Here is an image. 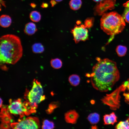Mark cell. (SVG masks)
<instances>
[{
    "instance_id": "cell-1",
    "label": "cell",
    "mask_w": 129,
    "mask_h": 129,
    "mask_svg": "<svg viewBox=\"0 0 129 129\" xmlns=\"http://www.w3.org/2000/svg\"><path fill=\"white\" fill-rule=\"evenodd\" d=\"M93 86L101 92L111 90L120 78L116 63L108 59H100L93 67L90 75Z\"/></svg>"
},
{
    "instance_id": "cell-2",
    "label": "cell",
    "mask_w": 129,
    "mask_h": 129,
    "mask_svg": "<svg viewBox=\"0 0 129 129\" xmlns=\"http://www.w3.org/2000/svg\"><path fill=\"white\" fill-rule=\"evenodd\" d=\"M1 63L14 64L21 58L23 48L20 38L12 34L2 36L0 38Z\"/></svg>"
},
{
    "instance_id": "cell-3",
    "label": "cell",
    "mask_w": 129,
    "mask_h": 129,
    "mask_svg": "<svg viewBox=\"0 0 129 129\" xmlns=\"http://www.w3.org/2000/svg\"><path fill=\"white\" fill-rule=\"evenodd\" d=\"M100 21L101 29L111 35L121 32L125 25L123 17L115 12L104 13Z\"/></svg>"
},
{
    "instance_id": "cell-4",
    "label": "cell",
    "mask_w": 129,
    "mask_h": 129,
    "mask_svg": "<svg viewBox=\"0 0 129 129\" xmlns=\"http://www.w3.org/2000/svg\"><path fill=\"white\" fill-rule=\"evenodd\" d=\"M126 89L122 84L111 93L106 95L101 101L103 103L109 106L111 109L116 110L120 106V92L124 91Z\"/></svg>"
},
{
    "instance_id": "cell-5",
    "label": "cell",
    "mask_w": 129,
    "mask_h": 129,
    "mask_svg": "<svg viewBox=\"0 0 129 129\" xmlns=\"http://www.w3.org/2000/svg\"><path fill=\"white\" fill-rule=\"evenodd\" d=\"M43 91L40 83L38 80L34 79L33 82V86L28 95V98L30 102L39 103L45 99L43 95Z\"/></svg>"
},
{
    "instance_id": "cell-6",
    "label": "cell",
    "mask_w": 129,
    "mask_h": 129,
    "mask_svg": "<svg viewBox=\"0 0 129 129\" xmlns=\"http://www.w3.org/2000/svg\"><path fill=\"white\" fill-rule=\"evenodd\" d=\"M18 121L11 123V127L13 129H38L40 127L39 119L37 117H30L19 119Z\"/></svg>"
},
{
    "instance_id": "cell-7",
    "label": "cell",
    "mask_w": 129,
    "mask_h": 129,
    "mask_svg": "<svg viewBox=\"0 0 129 129\" xmlns=\"http://www.w3.org/2000/svg\"><path fill=\"white\" fill-rule=\"evenodd\" d=\"M9 103L7 110L11 113L19 115L21 118L24 116L25 114L27 115H29L27 107L22 103L21 99H18L12 102L11 99Z\"/></svg>"
},
{
    "instance_id": "cell-8",
    "label": "cell",
    "mask_w": 129,
    "mask_h": 129,
    "mask_svg": "<svg viewBox=\"0 0 129 129\" xmlns=\"http://www.w3.org/2000/svg\"><path fill=\"white\" fill-rule=\"evenodd\" d=\"M84 25L76 26L71 30L74 39L76 43L80 41H85L88 39V31Z\"/></svg>"
},
{
    "instance_id": "cell-9",
    "label": "cell",
    "mask_w": 129,
    "mask_h": 129,
    "mask_svg": "<svg viewBox=\"0 0 129 129\" xmlns=\"http://www.w3.org/2000/svg\"><path fill=\"white\" fill-rule=\"evenodd\" d=\"M116 1V0H102L95 7V14L101 15L108 10H112L113 9Z\"/></svg>"
},
{
    "instance_id": "cell-10",
    "label": "cell",
    "mask_w": 129,
    "mask_h": 129,
    "mask_svg": "<svg viewBox=\"0 0 129 129\" xmlns=\"http://www.w3.org/2000/svg\"><path fill=\"white\" fill-rule=\"evenodd\" d=\"M64 116L65 121L67 123L73 124L76 123L79 115L75 110H72L66 113Z\"/></svg>"
},
{
    "instance_id": "cell-11",
    "label": "cell",
    "mask_w": 129,
    "mask_h": 129,
    "mask_svg": "<svg viewBox=\"0 0 129 129\" xmlns=\"http://www.w3.org/2000/svg\"><path fill=\"white\" fill-rule=\"evenodd\" d=\"M117 117L114 112L109 114H105L103 116V121L104 125L112 124L113 125L116 122Z\"/></svg>"
},
{
    "instance_id": "cell-12",
    "label": "cell",
    "mask_w": 129,
    "mask_h": 129,
    "mask_svg": "<svg viewBox=\"0 0 129 129\" xmlns=\"http://www.w3.org/2000/svg\"><path fill=\"white\" fill-rule=\"evenodd\" d=\"M37 31L36 25L33 23L29 22L25 26L24 32L27 34L31 35L34 34Z\"/></svg>"
},
{
    "instance_id": "cell-13",
    "label": "cell",
    "mask_w": 129,
    "mask_h": 129,
    "mask_svg": "<svg viewBox=\"0 0 129 129\" xmlns=\"http://www.w3.org/2000/svg\"><path fill=\"white\" fill-rule=\"evenodd\" d=\"M12 20L11 17L9 15H3L0 18V26L4 28L7 27L11 25Z\"/></svg>"
},
{
    "instance_id": "cell-14",
    "label": "cell",
    "mask_w": 129,
    "mask_h": 129,
    "mask_svg": "<svg viewBox=\"0 0 129 129\" xmlns=\"http://www.w3.org/2000/svg\"><path fill=\"white\" fill-rule=\"evenodd\" d=\"M87 118L91 124H95L99 122L100 115L98 113H94L90 114L88 116Z\"/></svg>"
},
{
    "instance_id": "cell-15",
    "label": "cell",
    "mask_w": 129,
    "mask_h": 129,
    "mask_svg": "<svg viewBox=\"0 0 129 129\" xmlns=\"http://www.w3.org/2000/svg\"><path fill=\"white\" fill-rule=\"evenodd\" d=\"M82 2L81 0H70L69 4L71 9L77 10L81 7Z\"/></svg>"
},
{
    "instance_id": "cell-16",
    "label": "cell",
    "mask_w": 129,
    "mask_h": 129,
    "mask_svg": "<svg viewBox=\"0 0 129 129\" xmlns=\"http://www.w3.org/2000/svg\"><path fill=\"white\" fill-rule=\"evenodd\" d=\"M80 78L78 75L74 74L70 76L69 78V82L72 86H76L79 84Z\"/></svg>"
},
{
    "instance_id": "cell-17",
    "label": "cell",
    "mask_w": 129,
    "mask_h": 129,
    "mask_svg": "<svg viewBox=\"0 0 129 129\" xmlns=\"http://www.w3.org/2000/svg\"><path fill=\"white\" fill-rule=\"evenodd\" d=\"M29 17L30 19L33 22H38L41 20V15L39 12L36 11H33L30 12Z\"/></svg>"
},
{
    "instance_id": "cell-18",
    "label": "cell",
    "mask_w": 129,
    "mask_h": 129,
    "mask_svg": "<svg viewBox=\"0 0 129 129\" xmlns=\"http://www.w3.org/2000/svg\"><path fill=\"white\" fill-rule=\"evenodd\" d=\"M33 52L35 53H41L44 50V48L43 45L40 43H37L34 44L32 46Z\"/></svg>"
},
{
    "instance_id": "cell-19",
    "label": "cell",
    "mask_w": 129,
    "mask_h": 129,
    "mask_svg": "<svg viewBox=\"0 0 129 129\" xmlns=\"http://www.w3.org/2000/svg\"><path fill=\"white\" fill-rule=\"evenodd\" d=\"M127 50V49L126 47L121 45H119L117 47L116 51L118 56L122 57L125 55Z\"/></svg>"
},
{
    "instance_id": "cell-20",
    "label": "cell",
    "mask_w": 129,
    "mask_h": 129,
    "mask_svg": "<svg viewBox=\"0 0 129 129\" xmlns=\"http://www.w3.org/2000/svg\"><path fill=\"white\" fill-rule=\"evenodd\" d=\"M51 66L55 69H58L61 67L62 63L61 60L58 58L52 59L50 61Z\"/></svg>"
},
{
    "instance_id": "cell-21",
    "label": "cell",
    "mask_w": 129,
    "mask_h": 129,
    "mask_svg": "<svg viewBox=\"0 0 129 129\" xmlns=\"http://www.w3.org/2000/svg\"><path fill=\"white\" fill-rule=\"evenodd\" d=\"M115 128L118 129H129V121L128 119L124 121L120 122L115 127Z\"/></svg>"
},
{
    "instance_id": "cell-22",
    "label": "cell",
    "mask_w": 129,
    "mask_h": 129,
    "mask_svg": "<svg viewBox=\"0 0 129 129\" xmlns=\"http://www.w3.org/2000/svg\"><path fill=\"white\" fill-rule=\"evenodd\" d=\"M54 123L53 122L45 119L43 122L42 126L43 129H52L54 128Z\"/></svg>"
},
{
    "instance_id": "cell-23",
    "label": "cell",
    "mask_w": 129,
    "mask_h": 129,
    "mask_svg": "<svg viewBox=\"0 0 129 129\" xmlns=\"http://www.w3.org/2000/svg\"><path fill=\"white\" fill-rule=\"evenodd\" d=\"M59 103L58 102L51 103L49 105L48 108L46 110L48 114L51 113L54 109L59 106Z\"/></svg>"
},
{
    "instance_id": "cell-24",
    "label": "cell",
    "mask_w": 129,
    "mask_h": 129,
    "mask_svg": "<svg viewBox=\"0 0 129 129\" xmlns=\"http://www.w3.org/2000/svg\"><path fill=\"white\" fill-rule=\"evenodd\" d=\"M0 120L2 122L10 123L13 122V120L10 114L8 115L0 116Z\"/></svg>"
},
{
    "instance_id": "cell-25",
    "label": "cell",
    "mask_w": 129,
    "mask_h": 129,
    "mask_svg": "<svg viewBox=\"0 0 129 129\" xmlns=\"http://www.w3.org/2000/svg\"><path fill=\"white\" fill-rule=\"evenodd\" d=\"M93 18H88L86 19L84 25L86 28H90L92 26L93 22Z\"/></svg>"
},
{
    "instance_id": "cell-26",
    "label": "cell",
    "mask_w": 129,
    "mask_h": 129,
    "mask_svg": "<svg viewBox=\"0 0 129 129\" xmlns=\"http://www.w3.org/2000/svg\"><path fill=\"white\" fill-rule=\"evenodd\" d=\"M123 17L127 22L129 23V10L126 8Z\"/></svg>"
},
{
    "instance_id": "cell-27",
    "label": "cell",
    "mask_w": 129,
    "mask_h": 129,
    "mask_svg": "<svg viewBox=\"0 0 129 129\" xmlns=\"http://www.w3.org/2000/svg\"><path fill=\"white\" fill-rule=\"evenodd\" d=\"M10 123L5 122H2L0 124V129H9L11 128Z\"/></svg>"
},
{
    "instance_id": "cell-28",
    "label": "cell",
    "mask_w": 129,
    "mask_h": 129,
    "mask_svg": "<svg viewBox=\"0 0 129 129\" xmlns=\"http://www.w3.org/2000/svg\"><path fill=\"white\" fill-rule=\"evenodd\" d=\"M123 95L125 97V101L126 102L129 104V92L124 93Z\"/></svg>"
},
{
    "instance_id": "cell-29",
    "label": "cell",
    "mask_w": 129,
    "mask_h": 129,
    "mask_svg": "<svg viewBox=\"0 0 129 129\" xmlns=\"http://www.w3.org/2000/svg\"><path fill=\"white\" fill-rule=\"evenodd\" d=\"M123 85L127 88L129 91V79L124 82L123 84Z\"/></svg>"
},
{
    "instance_id": "cell-30",
    "label": "cell",
    "mask_w": 129,
    "mask_h": 129,
    "mask_svg": "<svg viewBox=\"0 0 129 129\" xmlns=\"http://www.w3.org/2000/svg\"><path fill=\"white\" fill-rule=\"evenodd\" d=\"M48 6V4L46 3L43 2L41 5V7L43 8H47Z\"/></svg>"
},
{
    "instance_id": "cell-31",
    "label": "cell",
    "mask_w": 129,
    "mask_h": 129,
    "mask_svg": "<svg viewBox=\"0 0 129 129\" xmlns=\"http://www.w3.org/2000/svg\"><path fill=\"white\" fill-rule=\"evenodd\" d=\"M124 6L129 10V0L123 4Z\"/></svg>"
},
{
    "instance_id": "cell-32",
    "label": "cell",
    "mask_w": 129,
    "mask_h": 129,
    "mask_svg": "<svg viewBox=\"0 0 129 129\" xmlns=\"http://www.w3.org/2000/svg\"><path fill=\"white\" fill-rule=\"evenodd\" d=\"M50 2L52 7L54 6L56 3V2L54 0H51Z\"/></svg>"
},
{
    "instance_id": "cell-33",
    "label": "cell",
    "mask_w": 129,
    "mask_h": 129,
    "mask_svg": "<svg viewBox=\"0 0 129 129\" xmlns=\"http://www.w3.org/2000/svg\"><path fill=\"white\" fill-rule=\"evenodd\" d=\"M30 6L33 8H35L36 6V5L34 3H32L30 4Z\"/></svg>"
},
{
    "instance_id": "cell-34",
    "label": "cell",
    "mask_w": 129,
    "mask_h": 129,
    "mask_svg": "<svg viewBox=\"0 0 129 129\" xmlns=\"http://www.w3.org/2000/svg\"><path fill=\"white\" fill-rule=\"evenodd\" d=\"M5 2L3 0H0V3L2 5L5 7H6V6L5 4Z\"/></svg>"
},
{
    "instance_id": "cell-35",
    "label": "cell",
    "mask_w": 129,
    "mask_h": 129,
    "mask_svg": "<svg viewBox=\"0 0 129 129\" xmlns=\"http://www.w3.org/2000/svg\"><path fill=\"white\" fill-rule=\"evenodd\" d=\"M2 102H3V101H2V99H1V98H0V108H1V107H2Z\"/></svg>"
},
{
    "instance_id": "cell-36",
    "label": "cell",
    "mask_w": 129,
    "mask_h": 129,
    "mask_svg": "<svg viewBox=\"0 0 129 129\" xmlns=\"http://www.w3.org/2000/svg\"><path fill=\"white\" fill-rule=\"evenodd\" d=\"M91 129H97V127L96 125L92 126L91 127Z\"/></svg>"
},
{
    "instance_id": "cell-37",
    "label": "cell",
    "mask_w": 129,
    "mask_h": 129,
    "mask_svg": "<svg viewBox=\"0 0 129 129\" xmlns=\"http://www.w3.org/2000/svg\"><path fill=\"white\" fill-rule=\"evenodd\" d=\"M94 1L96 2H100L102 0H93Z\"/></svg>"
},
{
    "instance_id": "cell-38",
    "label": "cell",
    "mask_w": 129,
    "mask_h": 129,
    "mask_svg": "<svg viewBox=\"0 0 129 129\" xmlns=\"http://www.w3.org/2000/svg\"><path fill=\"white\" fill-rule=\"evenodd\" d=\"M91 103L92 104H93L95 103V102L94 100H91Z\"/></svg>"
},
{
    "instance_id": "cell-39",
    "label": "cell",
    "mask_w": 129,
    "mask_h": 129,
    "mask_svg": "<svg viewBox=\"0 0 129 129\" xmlns=\"http://www.w3.org/2000/svg\"><path fill=\"white\" fill-rule=\"evenodd\" d=\"M58 2H60L62 1L63 0H54Z\"/></svg>"
},
{
    "instance_id": "cell-40",
    "label": "cell",
    "mask_w": 129,
    "mask_h": 129,
    "mask_svg": "<svg viewBox=\"0 0 129 129\" xmlns=\"http://www.w3.org/2000/svg\"><path fill=\"white\" fill-rule=\"evenodd\" d=\"M128 120H129V118H128Z\"/></svg>"
}]
</instances>
